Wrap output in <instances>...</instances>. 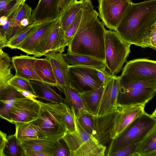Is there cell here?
I'll list each match as a JSON object with an SVG mask.
<instances>
[{"label": "cell", "mask_w": 156, "mask_h": 156, "mask_svg": "<svg viewBox=\"0 0 156 156\" xmlns=\"http://www.w3.org/2000/svg\"><path fill=\"white\" fill-rule=\"evenodd\" d=\"M79 25L68 46L67 52L92 57L105 62L104 25L98 18L91 0H82Z\"/></svg>", "instance_id": "obj_1"}, {"label": "cell", "mask_w": 156, "mask_h": 156, "mask_svg": "<svg viewBox=\"0 0 156 156\" xmlns=\"http://www.w3.org/2000/svg\"><path fill=\"white\" fill-rule=\"evenodd\" d=\"M155 23L156 0L132 2L115 31L126 42L141 47L143 37Z\"/></svg>", "instance_id": "obj_2"}, {"label": "cell", "mask_w": 156, "mask_h": 156, "mask_svg": "<svg viewBox=\"0 0 156 156\" xmlns=\"http://www.w3.org/2000/svg\"><path fill=\"white\" fill-rule=\"evenodd\" d=\"M40 106L38 116L32 121L46 137L58 140L67 132L64 120L69 108L64 103L44 102L38 100Z\"/></svg>", "instance_id": "obj_3"}, {"label": "cell", "mask_w": 156, "mask_h": 156, "mask_svg": "<svg viewBox=\"0 0 156 156\" xmlns=\"http://www.w3.org/2000/svg\"><path fill=\"white\" fill-rule=\"evenodd\" d=\"M155 127L156 109L151 115L145 112L133 121L116 137L112 140L106 155L111 156L130 144L140 142Z\"/></svg>", "instance_id": "obj_4"}, {"label": "cell", "mask_w": 156, "mask_h": 156, "mask_svg": "<svg viewBox=\"0 0 156 156\" xmlns=\"http://www.w3.org/2000/svg\"><path fill=\"white\" fill-rule=\"evenodd\" d=\"M119 76V88L116 107L146 105L156 94V80L139 82L132 80L125 75Z\"/></svg>", "instance_id": "obj_5"}, {"label": "cell", "mask_w": 156, "mask_h": 156, "mask_svg": "<svg viewBox=\"0 0 156 156\" xmlns=\"http://www.w3.org/2000/svg\"><path fill=\"white\" fill-rule=\"evenodd\" d=\"M76 129L62 137L70 151V156H103L106 147L100 144L81 127L76 117Z\"/></svg>", "instance_id": "obj_6"}, {"label": "cell", "mask_w": 156, "mask_h": 156, "mask_svg": "<svg viewBox=\"0 0 156 156\" xmlns=\"http://www.w3.org/2000/svg\"><path fill=\"white\" fill-rule=\"evenodd\" d=\"M105 63L106 69L115 76L122 69L130 52L131 44L122 40L115 31L105 30Z\"/></svg>", "instance_id": "obj_7"}, {"label": "cell", "mask_w": 156, "mask_h": 156, "mask_svg": "<svg viewBox=\"0 0 156 156\" xmlns=\"http://www.w3.org/2000/svg\"><path fill=\"white\" fill-rule=\"evenodd\" d=\"M99 19L107 28L115 31L132 0H98Z\"/></svg>", "instance_id": "obj_8"}, {"label": "cell", "mask_w": 156, "mask_h": 156, "mask_svg": "<svg viewBox=\"0 0 156 156\" xmlns=\"http://www.w3.org/2000/svg\"><path fill=\"white\" fill-rule=\"evenodd\" d=\"M56 20L43 22L42 25L24 40L18 49L27 53L40 57L47 53L49 37Z\"/></svg>", "instance_id": "obj_9"}, {"label": "cell", "mask_w": 156, "mask_h": 156, "mask_svg": "<svg viewBox=\"0 0 156 156\" xmlns=\"http://www.w3.org/2000/svg\"><path fill=\"white\" fill-rule=\"evenodd\" d=\"M68 69L69 86L79 93L96 89L103 83L94 68L69 65Z\"/></svg>", "instance_id": "obj_10"}, {"label": "cell", "mask_w": 156, "mask_h": 156, "mask_svg": "<svg viewBox=\"0 0 156 156\" xmlns=\"http://www.w3.org/2000/svg\"><path fill=\"white\" fill-rule=\"evenodd\" d=\"M121 75L132 80L143 82L156 80V62L147 58L130 60L122 69Z\"/></svg>", "instance_id": "obj_11"}, {"label": "cell", "mask_w": 156, "mask_h": 156, "mask_svg": "<svg viewBox=\"0 0 156 156\" xmlns=\"http://www.w3.org/2000/svg\"><path fill=\"white\" fill-rule=\"evenodd\" d=\"M39 112L38 100L25 97L17 101L11 109L10 122L14 124L31 122L38 117Z\"/></svg>", "instance_id": "obj_12"}, {"label": "cell", "mask_w": 156, "mask_h": 156, "mask_svg": "<svg viewBox=\"0 0 156 156\" xmlns=\"http://www.w3.org/2000/svg\"><path fill=\"white\" fill-rule=\"evenodd\" d=\"M145 104H137L116 107L118 113L111 133V140L116 137L135 119L145 112Z\"/></svg>", "instance_id": "obj_13"}, {"label": "cell", "mask_w": 156, "mask_h": 156, "mask_svg": "<svg viewBox=\"0 0 156 156\" xmlns=\"http://www.w3.org/2000/svg\"><path fill=\"white\" fill-rule=\"evenodd\" d=\"M117 113L116 108L103 115H92L94 126L92 136L100 144L105 145L111 140L110 133L114 126Z\"/></svg>", "instance_id": "obj_14"}, {"label": "cell", "mask_w": 156, "mask_h": 156, "mask_svg": "<svg viewBox=\"0 0 156 156\" xmlns=\"http://www.w3.org/2000/svg\"><path fill=\"white\" fill-rule=\"evenodd\" d=\"M119 88V76H112L105 84L96 115H104L116 108Z\"/></svg>", "instance_id": "obj_15"}, {"label": "cell", "mask_w": 156, "mask_h": 156, "mask_svg": "<svg viewBox=\"0 0 156 156\" xmlns=\"http://www.w3.org/2000/svg\"><path fill=\"white\" fill-rule=\"evenodd\" d=\"M44 56L51 64L57 81V87L61 91L64 87L69 86V65L62 53L52 51Z\"/></svg>", "instance_id": "obj_16"}, {"label": "cell", "mask_w": 156, "mask_h": 156, "mask_svg": "<svg viewBox=\"0 0 156 156\" xmlns=\"http://www.w3.org/2000/svg\"><path fill=\"white\" fill-rule=\"evenodd\" d=\"M59 0H39L36 8L32 11L34 22L42 23L57 20L60 9Z\"/></svg>", "instance_id": "obj_17"}, {"label": "cell", "mask_w": 156, "mask_h": 156, "mask_svg": "<svg viewBox=\"0 0 156 156\" xmlns=\"http://www.w3.org/2000/svg\"><path fill=\"white\" fill-rule=\"evenodd\" d=\"M37 59L34 56H30L28 55H21L13 57L11 62L16 71L15 76L29 80L42 81L34 68L35 63Z\"/></svg>", "instance_id": "obj_18"}, {"label": "cell", "mask_w": 156, "mask_h": 156, "mask_svg": "<svg viewBox=\"0 0 156 156\" xmlns=\"http://www.w3.org/2000/svg\"><path fill=\"white\" fill-rule=\"evenodd\" d=\"M25 97L8 85L0 87V118L10 122L11 109L17 101Z\"/></svg>", "instance_id": "obj_19"}, {"label": "cell", "mask_w": 156, "mask_h": 156, "mask_svg": "<svg viewBox=\"0 0 156 156\" xmlns=\"http://www.w3.org/2000/svg\"><path fill=\"white\" fill-rule=\"evenodd\" d=\"M58 140L47 137L20 141L23 150L40 151L54 156L58 147Z\"/></svg>", "instance_id": "obj_20"}, {"label": "cell", "mask_w": 156, "mask_h": 156, "mask_svg": "<svg viewBox=\"0 0 156 156\" xmlns=\"http://www.w3.org/2000/svg\"><path fill=\"white\" fill-rule=\"evenodd\" d=\"M29 81L37 98L48 102L64 103V98L53 90L50 85L39 80Z\"/></svg>", "instance_id": "obj_21"}, {"label": "cell", "mask_w": 156, "mask_h": 156, "mask_svg": "<svg viewBox=\"0 0 156 156\" xmlns=\"http://www.w3.org/2000/svg\"><path fill=\"white\" fill-rule=\"evenodd\" d=\"M61 91L65 96L64 103L70 109L73 108L77 118L84 113H89L79 93L76 91L69 86H67L62 89Z\"/></svg>", "instance_id": "obj_22"}, {"label": "cell", "mask_w": 156, "mask_h": 156, "mask_svg": "<svg viewBox=\"0 0 156 156\" xmlns=\"http://www.w3.org/2000/svg\"><path fill=\"white\" fill-rule=\"evenodd\" d=\"M15 134L20 141L46 137L40 128L32 122H16Z\"/></svg>", "instance_id": "obj_23"}, {"label": "cell", "mask_w": 156, "mask_h": 156, "mask_svg": "<svg viewBox=\"0 0 156 156\" xmlns=\"http://www.w3.org/2000/svg\"><path fill=\"white\" fill-rule=\"evenodd\" d=\"M68 46L62 34L58 18L49 37L47 45V53L52 51L63 53Z\"/></svg>", "instance_id": "obj_24"}, {"label": "cell", "mask_w": 156, "mask_h": 156, "mask_svg": "<svg viewBox=\"0 0 156 156\" xmlns=\"http://www.w3.org/2000/svg\"><path fill=\"white\" fill-rule=\"evenodd\" d=\"M105 84L103 83L96 89L79 93L87 110L91 115H96Z\"/></svg>", "instance_id": "obj_25"}, {"label": "cell", "mask_w": 156, "mask_h": 156, "mask_svg": "<svg viewBox=\"0 0 156 156\" xmlns=\"http://www.w3.org/2000/svg\"><path fill=\"white\" fill-rule=\"evenodd\" d=\"M37 75L42 81L51 86L57 87V83L50 62L46 58H37L34 64Z\"/></svg>", "instance_id": "obj_26"}, {"label": "cell", "mask_w": 156, "mask_h": 156, "mask_svg": "<svg viewBox=\"0 0 156 156\" xmlns=\"http://www.w3.org/2000/svg\"><path fill=\"white\" fill-rule=\"evenodd\" d=\"M31 7L22 2L13 14L8 32L6 37L7 43L20 30L21 20L25 17L32 16Z\"/></svg>", "instance_id": "obj_27"}, {"label": "cell", "mask_w": 156, "mask_h": 156, "mask_svg": "<svg viewBox=\"0 0 156 156\" xmlns=\"http://www.w3.org/2000/svg\"><path fill=\"white\" fill-rule=\"evenodd\" d=\"M69 65L82 66L94 68H106L105 62L94 58L67 52L63 54Z\"/></svg>", "instance_id": "obj_28"}, {"label": "cell", "mask_w": 156, "mask_h": 156, "mask_svg": "<svg viewBox=\"0 0 156 156\" xmlns=\"http://www.w3.org/2000/svg\"><path fill=\"white\" fill-rule=\"evenodd\" d=\"M134 156H156V127L138 143Z\"/></svg>", "instance_id": "obj_29"}, {"label": "cell", "mask_w": 156, "mask_h": 156, "mask_svg": "<svg viewBox=\"0 0 156 156\" xmlns=\"http://www.w3.org/2000/svg\"><path fill=\"white\" fill-rule=\"evenodd\" d=\"M82 0L77 1L60 11L58 19L64 37L65 31L82 9Z\"/></svg>", "instance_id": "obj_30"}, {"label": "cell", "mask_w": 156, "mask_h": 156, "mask_svg": "<svg viewBox=\"0 0 156 156\" xmlns=\"http://www.w3.org/2000/svg\"><path fill=\"white\" fill-rule=\"evenodd\" d=\"M42 23L35 22L20 30L6 44V47L12 49H18L20 44L38 28Z\"/></svg>", "instance_id": "obj_31"}, {"label": "cell", "mask_w": 156, "mask_h": 156, "mask_svg": "<svg viewBox=\"0 0 156 156\" xmlns=\"http://www.w3.org/2000/svg\"><path fill=\"white\" fill-rule=\"evenodd\" d=\"M6 139L3 151V156H26L20 142L15 134L8 136Z\"/></svg>", "instance_id": "obj_32"}, {"label": "cell", "mask_w": 156, "mask_h": 156, "mask_svg": "<svg viewBox=\"0 0 156 156\" xmlns=\"http://www.w3.org/2000/svg\"><path fill=\"white\" fill-rule=\"evenodd\" d=\"M7 83L8 85L17 90L28 91L34 94V92L29 80L15 76L8 81Z\"/></svg>", "instance_id": "obj_33"}, {"label": "cell", "mask_w": 156, "mask_h": 156, "mask_svg": "<svg viewBox=\"0 0 156 156\" xmlns=\"http://www.w3.org/2000/svg\"><path fill=\"white\" fill-rule=\"evenodd\" d=\"M83 14L82 9L68 26L64 34V38L68 44L74 35L80 23Z\"/></svg>", "instance_id": "obj_34"}, {"label": "cell", "mask_w": 156, "mask_h": 156, "mask_svg": "<svg viewBox=\"0 0 156 156\" xmlns=\"http://www.w3.org/2000/svg\"><path fill=\"white\" fill-rule=\"evenodd\" d=\"M141 45L142 48L149 47L156 50V23L144 35Z\"/></svg>", "instance_id": "obj_35"}, {"label": "cell", "mask_w": 156, "mask_h": 156, "mask_svg": "<svg viewBox=\"0 0 156 156\" xmlns=\"http://www.w3.org/2000/svg\"><path fill=\"white\" fill-rule=\"evenodd\" d=\"M77 119L82 128L87 133L92 136L94 126L92 115L88 113H84Z\"/></svg>", "instance_id": "obj_36"}, {"label": "cell", "mask_w": 156, "mask_h": 156, "mask_svg": "<svg viewBox=\"0 0 156 156\" xmlns=\"http://www.w3.org/2000/svg\"><path fill=\"white\" fill-rule=\"evenodd\" d=\"M139 143L130 144L112 154L111 156H134V152Z\"/></svg>", "instance_id": "obj_37"}, {"label": "cell", "mask_w": 156, "mask_h": 156, "mask_svg": "<svg viewBox=\"0 0 156 156\" xmlns=\"http://www.w3.org/2000/svg\"><path fill=\"white\" fill-rule=\"evenodd\" d=\"M54 156H70L69 150L62 138L58 140V147Z\"/></svg>", "instance_id": "obj_38"}, {"label": "cell", "mask_w": 156, "mask_h": 156, "mask_svg": "<svg viewBox=\"0 0 156 156\" xmlns=\"http://www.w3.org/2000/svg\"><path fill=\"white\" fill-rule=\"evenodd\" d=\"M11 69V65L0 63V78L8 82L14 76Z\"/></svg>", "instance_id": "obj_39"}, {"label": "cell", "mask_w": 156, "mask_h": 156, "mask_svg": "<svg viewBox=\"0 0 156 156\" xmlns=\"http://www.w3.org/2000/svg\"><path fill=\"white\" fill-rule=\"evenodd\" d=\"M94 69L98 77L103 83L105 84L112 76L106 70V68Z\"/></svg>", "instance_id": "obj_40"}, {"label": "cell", "mask_w": 156, "mask_h": 156, "mask_svg": "<svg viewBox=\"0 0 156 156\" xmlns=\"http://www.w3.org/2000/svg\"><path fill=\"white\" fill-rule=\"evenodd\" d=\"M13 0H0V16L3 15L15 2Z\"/></svg>", "instance_id": "obj_41"}, {"label": "cell", "mask_w": 156, "mask_h": 156, "mask_svg": "<svg viewBox=\"0 0 156 156\" xmlns=\"http://www.w3.org/2000/svg\"><path fill=\"white\" fill-rule=\"evenodd\" d=\"M11 60L8 55L0 49V63L11 65Z\"/></svg>", "instance_id": "obj_42"}, {"label": "cell", "mask_w": 156, "mask_h": 156, "mask_svg": "<svg viewBox=\"0 0 156 156\" xmlns=\"http://www.w3.org/2000/svg\"><path fill=\"white\" fill-rule=\"evenodd\" d=\"M6 136V134L0 130V155L1 156H3V151L7 141Z\"/></svg>", "instance_id": "obj_43"}, {"label": "cell", "mask_w": 156, "mask_h": 156, "mask_svg": "<svg viewBox=\"0 0 156 156\" xmlns=\"http://www.w3.org/2000/svg\"><path fill=\"white\" fill-rule=\"evenodd\" d=\"M77 0H59L58 7L60 11L63 10Z\"/></svg>", "instance_id": "obj_44"}, {"label": "cell", "mask_w": 156, "mask_h": 156, "mask_svg": "<svg viewBox=\"0 0 156 156\" xmlns=\"http://www.w3.org/2000/svg\"><path fill=\"white\" fill-rule=\"evenodd\" d=\"M26 156H49L44 153L35 151L24 150Z\"/></svg>", "instance_id": "obj_45"}, {"label": "cell", "mask_w": 156, "mask_h": 156, "mask_svg": "<svg viewBox=\"0 0 156 156\" xmlns=\"http://www.w3.org/2000/svg\"><path fill=\"white\" fill-rule=\"evenodd\" d=\"M17 90L26 97L34 99L37 98V97L35 95L28 91L22 90Z\"/></svg>", "instance_id": "obj_46"}, {"label": "cell", "mask_w": 156, "mask_h": 156, "mask_svg": "<svg viewBox=\"0 0 156 156\" xmlns=\"http://www.w3.org/2000/svg\"><path fill=\"white\" fill-rule=\"evenodd\" d=\"M8 17L5 15L0 16V26H3L7 23Z\"/></svg>", "instance_id": "obj_47"}, {"label": "cell", "mask_w": 156, "mask_h": 156, "mask_svg": "<svg viewBox=\"0 0 156 156\" xmlns=\"http://www.w3.org/2000/svg\"><path fill=\"white\" fill-rule=\"evenodd\" d=\"M8 85L7 82L0 78V87Z\"/></svg>", "instance_id": "obj_48"}, {"label": "cell", "mask_w": 156, "mask_h": 156, "mask_svg": "<svg viewBox=\"0 0 156 156\" xmlns=\"http://www.w3.org/2000/svg\"><path fill=\"white\" fill-rule=\"evenodd\" d=\"M6 44L4 42H0V49H2L3 48L6 47Z\"/></svg>", "instance_id": "obj_49"}, {"label": "cell", "mask_w": 156, "mask_h": 156, "mask_svg": "<svg viewBox=\"0 0 156 156\" xmlns=\"http://www.w3.org/2000/svg\"><path fill=\"white\" fill-rule=\"evenodd\" d=\"M0 42H2L5 43L3 41L0 34Z\"/></svg>", "instance_id": "obj_50"}, {"label": "cell", "mask_w": 156, "mask_h": 156, "mask_svg": "<svg viewBox=\"0 0 156 156\" xmlns=\"http://www.w3.org/2000/svg\"><path fill=\"white\" fill-rule=\"evenodd\" d=\"M13 0L15 2H17L18 1L20 0Z\"/></svg>", "instance_id": "obj_51"}, {"label": "cell", "mask_w": 156, "mask_h": 156, "mask_svg": "<svg viewBox=\"0 0 156 156\" xmlns=\"http://www.w3.org/2000/svg\"><path fill=\"white\" fill-rule=\"evenodd\" d=\"M0 156H1L0 155Z\"/></svg>", "instance_id": "obj_52"}]
</instances>
